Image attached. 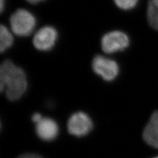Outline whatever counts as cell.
Returning <instances> with one entry per match:
<instances>
[{
	"mask_svg": "<svg viewBox=\"0 0 158 158\" xmlns=\"http://www.w3.org/2000/svg\"><path fill=\"white\" fill-rule=\"evenodd\" d=\"M26 74L21 67L10 60H5L0 67V88L5 90L8 100L17 101L26 92L27 89Z\"/></svg>",
	"mask_w": 158,
	"mask_h": 158,
	"instance_id": "6da1fadb",
	"label": "cell"
},
{
	"mask_svg": "<svg viewBox=\"0 0 158 158\" xmlns=\"http://www.w3.org/2000/svg\"><path fill=\"white\" fill-rule=\"evenodd\" d=\"M13 32L19 36H28L36 27V18L28 10L19 9L15 11L9 20Z\"/></svg>",
	"mask_w": 158,
	"mask_h": 158,
	"instance_id": "7a4b0ae2",
	"label": "cell"
},
{
	"mask_svg": "<svg viewBox=\"0 0 158 158\" xmlns=\"http://www.w3.org/2000/svg\"><path fill=\"white\" fill-rule=\"evenodd\" d=\"M130 44L127 34L122 31H114L103 35L101 40L102 50L107 53H113L125 50Z\"/></svg>",
	"mask_w": 158,
	"mask_h": 158,
	"instance_id": "3957f363",
	"label": "cell"
},
{
	"mask_svg": "<svg viewBox=\"0 0 158 158\" xmlns=\"http://www.w3.org/2000/svg\"><path fill=\"white\" fill-rule=\"evenodd\" d=\"M92 66L94 73L106 81L115 80L119 73V67L116 61L102 56L94 57Z\"/></svg>",
	"mask_w": 158,
	"mask_h": 158,
	"instance_id": "277c9868",
	"label": "cell"
},
{
	"mask_svg": "<svg viewBox=\"0 0 158 158\" xmlns=\"http://www.w3.org/2000/svg\"><path fill=\"white\" fill-rule=\"evenodd\" d=\"M93 128L91 118L86 113L78 111L73 113L69 118L67 129L71 135L82 137L89 134Z\"/></svg>",
	"mask_w": 158,
	"mask_h": 158,
	"instance_id": "5b68a950",
	"label": "cell"
},
{
	"mask_svg": "<svg viewBox=\"0 0 158 158\" xmlns=\"http://www.w3.org/2000/svg\"><path fill=\"white\" fill-rule=\"evenodd\" d=\"M57 36V32L55 28L45 26L38 30L34 34L33 45L38 50L49 51L55 46Z\"/></svg>",
	"mask_w": 158,
	"mask_h": 158,
	"instance_id": "8992f818",
	"label": "cell"
},
{
	"mask_svg": "<svg viewBox=\"0 0 158 158\" xmlns=\"http://www.w3.org/2000/svg\"><path fill=\"white\" fill-rule=\"evenodd\" d=\"M35 130L38 136L44 141H52L56 138L59 134L57 123L48 117H43L36 123Z\"/></svg>",
	"mask_w": 158,
	"mask_h": 158,
	"instance_id": "52a82bcc",
	"label": "cell"
},
{
	"mask_svg": "<svg viewBox=\"0 0 158 158\" xmlns=\"http://www.w3.org/2000/svg\"><path fill=\"white\" fill-rule=\"evenodd\" d=\"M142 136L148 145L158 149V111L152 113L143 131Z\"/></svg>",
	"mask_w": 158,
	"mask_h": 158,
	"instance_id": "ba28073f",
	"label": "cell"
},
{
	"mask_svg": "<svg viewBox=\"0 0 158 158\" xmlns=\"http://www.w3.org/2000/svg\"><path fill=\"white\" fill-rule=\"evenodd\" d=\"M147 19L150 27L158 31V0H149L147 9Z\"/></svg>",
	"mask_w": 158,
	"mask_h": 158,
	"instance_id": "9c48e42d",
	"label": "cell"
},
{
	"mask_svg": "<svg viewBox=\"0 0 158 158\" xmlns=\"http://www.w3.org/2000/svg\"><path fill=\"white\" fill-rule=\"evenodd\" d=\"M13 44V37L9 29L4 25L0 27V51L3 52L11 48Z\"/></svg>",
	"mask_w": 158,
	"mask_h": 158,
	"instance_id": "30bf717a",
	"label": "cell"
},
{
	"mask_svg": "<svg viewBox=\"0 0 158 158\" xmlns=\"http://www.w3.org/2000/svg\"><path fill=\"white\" fill-rule=\"evenodd\" d=\"M138 0H114L116 6L123 10H131L136 7Z\"/></svg>",
	"mask_w": 158,
	"mask_h": 158,
	"instance_id": "8fae6325",
	"label": "cell"
},
{
	"mask_svg": "<svg viewBox=\"0 0 158 158\" xmlns=\"http://www.w3.org/2000/svg\"><path fill=\"white\" fill-rule=\"evenodd\" d=\"M17 158H43L41 156L36 154H32V153H28V154H24Z\"/></svg>",
	"mask_w": 158,
	"mask_h": 158,
	"instance_id": "7c38bea8",
	"label": "cell"
},
{
	"mask_svg": "<svg viewBox=\"0 0 158 158\" xmlns=\"http://www.w3.org/2000/svg\"><path fill=\"white\" fill-rule=\"evenodd\" d=\"M42 118H43L42 116L40 114V113H35L32 116V120L36 124V123H37L38 122H39L40 121Z\"/></svg>",
	"mask_w": 158,
	"mask_h": 158,
	"instance_id": "4fadbf2b",
	"label": "cell"
},
{
	"mask_svg": "<svg viewBox=\"0 0 158 158\" xmlns=\"http://www.w3.org/2000/svg\"><path fill=\"white\" fill-rule=\"evenodd\" d=\"M26 1L31 4H36V3H38L40 2H42L44 1V0H26Z\"/></svg>",
	"mask_w": 158,
	"mask_h": 158,
	"instance_id": "5bb4252c",
	"label": "cell"
},
{
	"mask_svg": "<svg viewBox=\"0 0 158 158\" xmlns=\"http://www.w3.org/2000/svg\"><path fill=\"white\" fill-rule=\"evenodd\" d=\"M4 5H5V0H0V11H1V12L3 11Z\"/></svg>",
	"mask_w": 158,
	"mask_h": 158,
	"instance_id": "9a60e30c",
	"label": "cell"
},
{
	"mask_svg": "<svg viewBox=\"0 0 158 158\" xmlns=\"http://www.w3.org/2000/svg\"><path fill=\"white\" fill-rule=\"evenodd\" d=\"M154 158H158V157H154Z\"/></svg>",
	"mask_w": 158,
	"mask_h": 158,
	"instance_id": "2e32d148",
	"label": "cell"
}]
</instances>
